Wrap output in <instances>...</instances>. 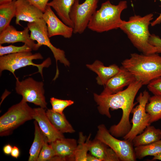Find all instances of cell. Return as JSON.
<instances>
[{"mask_svg":"<svg viewBox=\"0 0 161 161\" xmlns=\"http://www.w3.org/2000/svg\"><path fill=\"white\" fill-rule=\"evenodd\" d=\"M34 109L21 100L0 117V135L7 136L26 122L33 119Z\"/></svg>","mask_w":161,"mask_h":161,"instance_id":"cell-5","label":"cell"},{"mask_svg":"<svg viewBox=\"0 0 161 161\" xmlns=\"http://www.w3.org/2000/svg\"><path fill=\"white\" fill-rule=\"evenodd\" d=\"M43 57L40 53L32 54L31 52H21L10 54L0 57V73L5 70H8L16 78L15 71L22 67L28 66H36L38 71L43 78V69L44 67H48L51 64V60L47 58L40 64H37L33 62V60L42 59Z\"/></svg>","mask_w":161,"mask_h":161,"instance_id":"cell-6","label":"cell"},{"mask_svg":"<svg viewBox=\"0 0 161 161\" xmlns=\"http://www.w3.org/2000/svg\"><path fill=\"white\" fill-rule=\"evenodd\" d=\"M122 66L140 81L143 85L161 77V56L157 53L149 55L133 53L124 60Z\"/></svg>","mask_w":161,"mask_h":161,"instance_id":"cell-2","label":"cell"},{"mask_svg":"<svg viewBox=\"0 0 161 161\" xmlns=\"http://www.w3.org/2000/svg\"><path fill=\"white\" fill-rule=\"evenodd\" d=\"M145 110L150 116L151 123L161 120V97L155 95L150 96Z\"/></svg>","mask_w":161,"mask_h":161,"instance_id":"cell-24","label":"cell"},{"mask_svg":"<svg viewBox=\"0 0 161 161\" xmlns=\"http://www.w3.org/2000/svg\"><path fill=\"white\" fill-rule=\"evenodd\" d=\"M16 0L0 4V33L10 25L16 13Z\"/></svg>","mask_w":161,"mask_h":161,"instance_id":"cell-23","label":"cell"},{"mask_svg":"<svg viewBox=\"0 0 161 161\" xmlns=\"http://www.w3.org/2000/svg\"><path fill=\"white\" fill-rule=\"evenodd\" d=\"M32 49L26 44L21 46H16L10 45L3 46L0 44V56L13 53L24 52H30Z\"/></svg>","mask_w":161,"mask_h":161,"instance_id":"cell-28","label":"cell"},{"mask_svg":"<svg viewBox=\"0 0 161 161\" xmlns=\"http://www.w3.org/2000/svg\"><path fill=\"white\" fill-rule=\"evenodd\" d=\"M127 7L126 1H120L117 5L112 4L109 0L106 1L94 13L88 28L99 33L119 28L123 21L121 18V13Z\"/></svg>","mask_w":161,"mask_h":161,"instance_id":"cell-4","label":"cell"},{"mask_svg":"<svg viewBox=\"0 0 161 161\" xmlns=\"http://www.w3.org/2000/svg\"><path fill=\"white\" fill-rule=\"evenodd\" d=\"M143 84L136 80L124 90L115 94L108 95H98L94 94L95 101L98 105L99 113L109 118L111 117L109 109L114 110L121 109L122 115L120 122L117 125L112 126L109 131L115 137H123L130 131L132 125L129 120L130 115L137 102L134 100L138 92Z\"/></svg>","mask_w":161,"mask_h":161,"instance_id":"cell-1","label":"cell"},{"mask_svg":"<svg viewBox=\"0 0 161 161\" xmlns=\"http://www.w3.org/2000/svg\"><path fill=\"white\" fill-rule=\"evenodd\" d=\"M13 147L10 144H8L5 145L3 149L4 154L6 155H9L11 154Z\"/></svg>","mask_w":161,"mask_h":161,"instance_id":"cell-35","label":"cell"},{"mask_svg":"<svg viewBox=\"0 0 161 161\" xmlns=\"http://www.w3.org/2000/svg\"><path fill=\"white\" fill-rule=\"evenodd\" d=\"M50 102L52 106V110L61 114H64L63 112L65 108L72 105L74 103L71 100H61L54 97L50 98Z\"/></svg>","mask_w":161,"mask_h":161,"instance_id":"cell-29","label":"cell"},{"mask_svg":"<svg viewBox=\"0 0 161 161\" xmlns=\"http://www.w3.org/2000/svg\"><path fill=\"white\" fill-rule=\"evenodd\" d=\"M14 0H0V4L12 1Z\"/></svg>","mask_w":161,"mask_h":161,"instance_id":"cell-39","label":"cell"},{"mask_svg":"<svg viewBox=\"0 0 161 161\" xmlns=\"http://www.w3.org/2000/svg\"><path fill=\"white\" fill-rule=\"evenodd\" d=\"M15 90L16 92L22 96L21 100L33 103L40 107L47 108V103L44 96V83L29 77L21 81L16 77Z\"/></svg>","mask_w":161,"mask_h":161,"instance_id":"cell-10","label":"cell"},{"mask_svg":"<svg viewBox=\"0 0 161 161\" xmlns=\"http://www.w3.org/2000/svg\"><path fill=\"white\" fill-rule=\"evenodd\" d=\"M152 160H161V153L154 156Z\"/></svg>","mask_w":161,"mask_h":161,"instance_id":"cell-38","label":"cell"},{"mask_svg":"<svg viewBox=\"0 0 161 161\" xmlns=\"http://www.w3.org/2000/svg\"><path fill=\"white\" fill-rule=\"evenodd\" d=\"M153 16L152 13L143 17L134 15L130 17L128 21L123 20L119 27L127 35L134 46L145 55L157 53L156 47L148 41L151 35L149 26Z\"/></svg>","mask_w":161,"mask_h":161,"instance_id":"cell-3","label":"cell"},{"mask_svg":"<svg viewBox=\"0 0 161 161\" xmlns=\"http://www.w3.org/2000/svg\"><path fill=\"white\" fill-rule=\"evenodd\" d=\"M30 4L40 10L43 13L45 12L49 0H27Z\"/></svg>","mask_w":161,"mask_h":161,"instance_id":"cell-33","label":"cell"},{"mask_svg":"<svg viewBox=\"0 0 161 161\" xmlns=\"http://www.w3.org/2000/svg\"><path fill=\"white\" fill-rule=\"evenodd\" d=\"M86 160L87 161H100L95 156L89 154L87 155Z\"/></svg>","mask_w":161,"mask_h":161,"instance_id":"cell-37","label":"cell"},{"mask_svg":"<svg viewBox=\"0 0 161 161\" xmlns=\"http://www.w3.org/2000/svg\"><path fill=\"white\" fill-rule=\"evenodd\" d=\"M147 85L149 91L154 95L161 97V77L151 81Z\"/></svg>","mask_w":161,"mask_h":161,"instance_id":"cell-31","label":"cell"},{"mask_svg":"<svg viewBox=\"0 0 161 161\" xmlns=\"http://www.w3.org/2000/svg\"><path fill=\"white\" fill-rule=\"evenodd\" d=\"M10 154L13 157L17 158L20 155V151L19 148L16 146H14Z\"/></svg>","mask_w":161,"mask_h":161,"instance_id":"cell-34","label":"cell"},{"mask_svg":"<svg viewBox=\"0 0 161 161\" xmlns=\"http://www.w3.org/2000/svg\"><path fill=\"white\" fill-rule=\"evenodd\" d=\"M43 19L47 25L49 38L61 35L66 38H70L74 33L73 28L60 20L49 6L47 5L43 13Z\"/></svg>","mask_w":161,"mask_h":161,"instance_id":"cell-13","label":"cell"},{"mask_svg":"<svg viewBox=\"0 0 161 161\" xmlns=\"http://www.w3.org/2000/svg\"><path fill=\"white\" fill-rule=\"evenodd\" d=\"M86 66L97 75L98 76L96 78L97 83L104 86L108 81L117 74L120 69V67L115 64L106 66L101 62L97 60L92 64H87Z\"/></svg>","mask_w":161,"mask_h":161,"instance_id":"cell-18","label":"cell"},{"mask_svg":"<svg viewBox=\"0 0 161 161\" xmlns=\"http://www.w3.org/2000/svg\"><path fill=\"white\" fill-rule=\"evenodd\" d=\"M161 2V0H159ZM161 23V13L159 16L152 22H151V25L152 27L156 25L160 24Z\"/></svg>","mask_w":161,"mask_h":161,"instance_id":"cell-36","label":"cell"},{"mask_svg":"<svg viewBox=\"0 0 161 161\" xmlns=\"http://www.w3.org/2000/svg\"><path fill=\"white\" fill-rule=\"evenodd\" d=\"M99 0H85L80 4L79 0H75L69 13L70 18L74 25V33L80 34L85 31L96 10Z\"/></svg>","mask_w":161,"mask_h":161,"instance_id":"cell-11","label":"cell"},{"mask_svg":"<svg viewBox=\"0 0 161 161\" xmlns=\"http://www.w3.org/2000/svg\"><path fill=\"white\" fill-rule=\"evenodd\" d=\"M27 27L30 32V36L34 41H37V43L41 46L44 45L49 48L52 52L56 63V73L54 79L55 80L59 75V70L57 66V61L63 64L65 66H69L70 63L66 58L64 51L54 47L51 43L48 36L47 26L43 18L36 21L28 22Z\"/></svg>","mask_w":161,"mask_h":161,"instance_id":"cell-7","label":"cell"},{"mask_svg":"<svg viewBox=\"0 0 161 161\" xmlns=\"http://www.w3.org/2000/svg\"><path fill=\"white\" fill-rule=\"evenodd\" d=\"M150 97L148 92L145 90L140 92L137 97L138 104L133 108L131 112L133 114L130 122L132 123L131 127L128 133L123 137L124 140L132 142L136 136L150 125V116L145 110V106Z\"/></svg>","mask_w":161,"mask_h":161,"instance_id":"cell-8","label":"cell"},{"mask_svg":"<svg viewBox=\"0 0 161 161\" xmlns=\"http://www.w3.org/2000/svg\"><path fill=\"white\" fill-rule=\"evenodd\" d=\"M33 119L35 120L41 129L47 137L49 143L56 140L64 137L53 126L47 117L45 109L34 108Z\"/></svg>","mask_w":161,"mask_h":161,"instance_id":"cell-17","label":"cell"},{"mask_svg":"<svg viewBox=\"0 0 161 161\" xmlns=\"http://www.w3.org/2000/svg\"><path fill=\"white\" fill-rule=\"evenodd\" d=\"M136 80L133 74L121 66L119 71L107 82L100 94L108 95L116 93L123 90L124 87L128 86Z\"/></svg>","mask_w":161,"mask_h":161,"instance_id":"cell-14","label":"cell"},{"mask_svg":"<svg viewBox=\"0 0 161 161\" xmlns=\"http://www.w3.org/2000/svg\"><path fill=\"white\" fill-rule=\"evenodd\" d=\"M75 0H52L47 5L52 8L61 20L66 25L73 28L74 25L69 13Z\"/></svg>","mask_w":161,"mask_h":161,"instance_id":"cell-19","label":"cell"},{"mask_svg":"<svg viewBox=\"0 0 161 161\" xmlns=\"http://www.w3.org/2000/svg\"><path fill=\"white\" fill-rule=\"evenodd\" d=\"M27 27L22 31H18L13 26L9 25L0 33V44L21 42L36 51L41 47L31 38Z\"/></svg>","mask_w":161,"mask_h":161,"instance_id":"cell-12","label":"cell"},{"mask_svg":"<svg viewBox=\"0 0 161 161\" xmlns=\"http://www.w3.org/2000/svg\"><path fill=\"white\" fill-rule=\"evenodd\" d=\"M106 144L95 138L90 140L89 145V151L92 155L95 156L100 161H106L109 148Z\"/></svg>","mask_w":161,"mask_h":161,"instance_id":"cell-27","label":"cell"},{"mask_svg":"<svg viewBox=\"0 0 161 161\" xmlns=\"http://www.w3.org/2000/svg\"><path fill=\"white\" fill-rule=\"evenodd\" d=\"M34 123V137L29 150L28 161H37L44 142L48 140L40 128L37 122L35 120Z\"/></svg>","mask_w":161,"mask_h":161,"instance_id":"cell-22","label":"cell"},{"mask_svg":"<svg viewBox=\"0 0 161 161\" xmlns=\"http://www.w3.org/2000/svg\"><path fill=\"white\" fill-rule=\"evenodd\" d=\"M48 143V140L44 142L37 161H50L55 156L53 149L50 144Z\"/></svg>","mask_w":161,"mask_h":161,"instance_id":"cell-30","label":"cell"},{"mask_svg":"<svg viewBox=\"0 0 161 161\" xmlns=\"http://www.w3.org/2000/svg\"><path fill=\"white\" fill-rule=\"evenodd\" d=\"M149 43L156 47L157 53H161V38L154 34H151L149 40Z\"/></svg>","mask_w":161,"mask_h":161,"instance_id":"cell-32","label":"cell"},{"mask_svg":"<svg viewBox=\"0 0 161 161\" xmlns=\"http://www.w3.org/2000/svg\"><path fill=\"white\" fill-rule=\"evenodd\" d=\"M95 138L112 149L117 154L120 161L136 160L134 148L132 142L120 140L112 135L105 125H100Z\"/></svg>","mask_w":161,"mask_h":161,"instance_id":"cell-9","label":"cell"},{"mask_svg":"<svg viewBox=\"0 0 161 161\" xmlns=\"http://www.w3.org/2000/svg\"><path fill=\"white\" fill-rule=\"evenodd\" d=\"M55 156L50 161L75 160L74 154L77 144L73 139H58L49 143Z\"/></svg>","mask_w":161,"mask_h":161,"instance_id":"cell-15","label":"cell"},{"mask_svg":"<svg viewBox=\"0 0 161 161\" xmlns=\"http://www.w3.org/2000/svg\"><path fill=\"white\" fill-rule=\"evenodd\" d=\"M161 140V130L149 125L142 133L136 136L132 142L135 147L148 145Z\"/></svg>","mask_w":161,"mask_h":161,"instance_id":"cell-20","label":"cell"},{"mask_svg":"<svg viewBox=\"0 0 161 161\" xmlns=\"http://www.w3.org/2000/svg\"><path fill=\"white\" fill-rule=\"evenodd\" d=\"M46 114L52 124L61 133H72L75 131L64 113L61 114L53 111L52 109H48Z\"/></svg>","mask_w":161,"mask_h":161,"instance_id":"cell-21","label":"cell"},{"mask_svg":"<svg viewBox=\"0 0 161 161\" xmlns=\"http://www.w3.org/2000/svg\"><path fill=\"white\" fill-rule=\"evenodd\" d=\"M134 151L136 158L140 159L147 156H154L161 153V140L148 145L135 147Z\"/></svg>","mask_w":161,"mask_h":161,"instance_id":"cell-25","label":"cell"},{"mask_svg":"<svg viewBox=\"0 0 161 161\" xmlns=\"http://www.w3.org/2000/svg\"><path fill=\"white\" fill-rule=\"evenodd\" d=\"M16 24L21 26V21L30 23L43 18V13L30 4L27 0H16Z\"/></svg>","mask_w":161,"mask_h":161,"instance_id":"cell-16","label":"cell"},{"mask_svg":"<svg viewBox=\"0 0 161 161\" xmlns=\"http://www.w3.org/2000/svg\"><path fill=\"white\" fill-rule=\"evenodd\" d=\"M90 134L86 138L83 133H79V139L74 154L76 161H87V152L89 151V145L90 140Z\"/></svg>","mask_w":161,"mask_h":161,"instance_id":"cell-26","label":"cell"}]
</instances>
